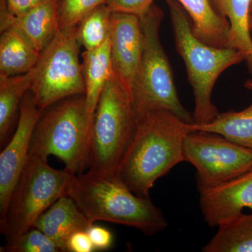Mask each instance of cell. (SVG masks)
Here are the masks:
<instances>
[{"instance_id":"1","label":"cell","mask_w":252,"mask_h":252,"mask_svg":"<svg viewBox=\"0 0 252 252\" xmlns=\"http://www.w3.org/2000/svg\"><path fill=\"white\" fill-rule=\"evenodd\" d=\"M136 118L135 136L117 176L136 195L150 198L155 182L184 162V141L193 131V124L162 109L140 113Z\"/></svg>"},{"instance_id":"2","label":"cell","mask_w":252,"mask_h":252,"mask_svg":"<svg viewBox=\"0 0 252 252\" xmlns=\"http://www.w3.org/2000/svg\"><path fill=\"white\" fill-rule=\"evenodd\" d=\"M67 195L93 223L104 220L124 225L147 236L162 231L168 224L150 198L136 195L118 176L107 177L89 172L74 175Z\"/></svg>"},{"instance_id":"3","label":"cell","mask_w":252,"mask_h":252,"mask_svg":"<svg viewBox=\"0 0 252 252\" xmlns=\"http://www.w3.org/2000/svg\"><path fill=\"white\" fill-rule=\"evenodd\" d=\"M177 53L187 68L193 89L194 124L212 122L220 114L212 101L214 86L222 72L231 66L247 61L245 53L230 47H217L200 40L192 31L191 21L175 0H166Z\"/></svg>"},{"instance_id":"4","label":"cell","mask_w":252,"mask_h":252,"mask_svg":"<svg viewBox=\"0 0 252 252\" xmlns=\"http://www.w3.org/2000/svg\"><path fill=\"white\" fill-rule=\"evenodd\" d=\"M46 109L33 131L29 155L46 160L55 156L67 171L75 175L84 173L94 121L88 112L85 94L71 96Z\"/></svg>"},{"instance_id":"5","label":"cell","mask_w":252,"mask_h":252,"mask_svg":"<svg viewBox=\"0 0 252 252\" xmlns=\"http://www.w3.org/2000/svg\"><path fill=\"white\" fill-rule=\"evenodd\" d=\"M136 128L137 118L130 94L113 74L94 112L88 172L117 176Z\"/></svg>"},{"instance_id":"6","label":"cell","mask_w":252,"mask_h":252,"mask_svg":"<svg viewBox=\"0 0 252 252\" xmlns=\"http://www.w3.org/2000/svg\"><path fill=\"white\" fill-rule=\"evenodd\" d=\"M164 14L157 5L140 17L144 49L131 97L135 115L162 109L173 113L185 122L194 124L193 117L182 105L174 81L171 66L160 38Z\"/></svg>"},{"instance_id":"7","label":"cell","mask_w":252,"mask_h":252,"mask_svg":"<svg viewBox=\"0 0 252 252\" xmlns=\"http://www.w3.org/2000/svg\"><path fill=\"white\" fill-rule=\"evenodd\" d=\"M75 175L53 168L48 160L29 155L26 166L10 197L0 231L6 243L32 228L34 222L63 195Z\"/></svg>"},{"instance_id":"8","label":"cell","mask_w":252,"mask_h":252,"mask_svg":"<svg viewBox=\"0 0 252 252\" xmlns=\"http://www.w3.org/2000/svg\"><path fill=\"white\" fill-rule=\"evenodd\" d=\"M81 46L77 26L59 30L41 51L31 89L41 110L71 96L85 94L84 72L79 59Z\"/></svg>"},{"instance_id":"9","label":"cell","mask_w":252,"mask_h":252,"mask_svg":"<svg viewBox=\"0 0 252 252\" xmlns=\"http://www.w3.org/2000/svg\"><path fill=\"white\" fill-rule=\"evenodd\" d=\"M183 157L196 170L198 190L234 180L252 168V151L213 132H189Z\"/></svg>"},{"instance_id":"10","label":"cell","mask_w":252,"mask_h":252,"mask_svg":"<svg viewBox=\"0 0 252 252\" xmlns=\"http://www.w3.org/2000/svg\"><path fill=\"white\" fill-rule=\"evenodd\" d=\"M19 110L14 135L0 154V220L4 218L11 193L28 161L33 131L42 113L31 91L23 97Z\"/></svg>"},{"instance_id":"11","label":"cell","mask_w":252,"mask_h":252,"mask_svg":"<svg viewBox=\"0 0 252 252\" xmlns=\"http://www.w3.org/2000/svg\"><path fill=\"white\" fill-rule=\"evenodd\" d=\"M109 36L114 75L131 96L132 84L143 54L144 36L140 18L135 15L112 12Z\"/></svg>"},{"instance_id":"12","label":"cell","mask_w":252,"mask_h":252,"mask_svg":"<svg viewBox=\"0 0 252 252\" xmlns=\"http://www.w3.org/2000/svg\"><path fill=\"white\" fill-rule=\"evenodd\" d=\"M198 191L205 223L218 227L245 208L252 210V168L234 180Z\"/></svg>"},{"instance_id":"13","label":"cell","mask_w":252,"mask_h":252,"mask_svg":"<svg viewBox=\"0 0 252 252\" xmlns=\"http://www.w3.org/2000/svg\"><path fill=\"white\" fill-rule=\"evenodd\" d=\"M59 0H46L22 14L14 15L0 0V30L15 28L41 52L59 31Z\"/></svg>"},{"instance_id":"14","label":"cell","mask_w":252,"mask_h":252,"mask_svg":"<svg viewBox=\"0 0 252 252\" xmlns=\"http://www.w3.org/2000/svg\"><path fill=\"white\" fill-rule=\"evenodd\" d=\"M93 224L74 200L63 195L34 222L33 227L41 230L59 247L67 252L69 237L79 230H87Z\"/></svg>"},{"instance_id":"15","label":"cell","mask_w":252,"mask_h":252,"mask_svg":"<svg viewBox=\"0 0 252 252\" xmlns=\"http://www.w3.org/2000/svg\"><path fill=\"white\" fill-rule=\"evenodd\" d=\"M191 21L192 31L208 45L228 47L230 23L214 9L210 0H175Z\"/></svg>"},{"instance_id":"16","label":"cell","mask_w":252,"mask_h":252,"mask_svg":"<svg viewBox=\"0 0 252 252\" xmlns=\"http://www.w3.org/2000/svg\"><path fill=\"white\" fill-rule=\"evenodd\" d=\"M82 56L86 107L89 114L94 116L101 94L114 74L110 36L103 45L84 51Z\"/></svg>"},{"instance_id":"17","label":"cell","mask_w":252,"mask_h":252,"mask_svg":"<svg viewBox=\"0 0 252 252\" xmlns=\"http://www.w3.org/2000/svg\"><path fill=\"white\" fill-rule=\"evenodd\" d=\"M41 52L21 32L8 28L0 37V76L24 74L36 65Z\"/></svg>"},{"instance_id":"18","label":"cell","mask_w":252,"mask_h":252,"mask_svg":"<svg viewBox=\"0 0 252 252\" xmlns=\"http://www.w3.org/2000/svg\"><path fill=\"white\" fill-rule=\"evenodd\" d=\"M215 11L230 23L228 47L245 53L252 72V38L250 21L252 0H210Z\"/></svg>"},{"instance_id":"19","label":"cell","mask_w":252,"mask_h":252,"mask_svg":"<svg viewBox=\"0 0 252 252\" xmlns=\"http://www.w3.org/2000/svg\"><path fill=\"white\" fill-rule=\"evenodd\" d=\"M36 74V65L18 75L0 76V143L4 144L23 97L31 91Z\"/></svg>"},{"instance_id":"20","label":"cell","mask_w":252,"mask_h":252,"mask_svg":"<svg viewBox=\"0 0 252 252\" xmlns=\"http://www.w3.org/2000/svg\"><path fill=\"white\" fill-rule=\"evenodd\" d=\"M203 252H252V212H243L218 225Z\"/></svg>"},{"instance_id":"21","label":"cell","mask_w":252,"mask_h":252,"mask_svg":"<svg viewBox=\"0 0 252 252\" xmlns=\"http://www.w3.org/2000/svg\"><path fill=\"white\" fill-rule=\"evenodd\" d=\"M193 130L220 134L252 151V103L240 112L229 111L219 114L212 122L193 124Z\"/></svg>"},{"instance_id":"22","label":"cell","mask_w":252,"mask_h":252,"mask_svg":"<svg viewBox=\"0 0 252 252\" xmlns=\"http://www.w3.org/2000/svg\"><path fill=\"white\" fill-rule=\"evenodd\" d=\"M112 14L107 4L100 5L79 23L78 38L86 51L97 49L108 39Z\"/></svg>"},{"instance_id":"23","label":"cell","mask_w":252,"mask_h":252,"mask_svg":"<svg viewBox=\"0 0 252 252\" xmlns=\"http://www.w3.org/2000/svg\"><path fill=\"white\" fill-rule=\"evenodd\" d=\"M3 252H61L59 247L41 230L32 228L1 247Z\"/></svg>"},{"instance_id":"24","label":"cell","mask_w":252,"mask_h":252,"mask_svg":"<svg viewBox=\"0 0 252 252\" xmlns=\"http://www.w3.org/2000/svg\"><path fill=\"white\" fill-rule=\"evenodd\" d=\"M106 0H63L59 10V30L77 27L89 14Z\"/></svg>"},{"instance_id":"25","label":"cell","mask_w":252,"mask_h":252,"mask_svg":"<svg viewBox=\"0 0 252 252\" xmlns=\"http://www.w3.org/2000/svg\"><path fill=\"white\" fill-rule=\"evenodd\" d=\"M155 0H106L112 12L124 13L142 17Z\"/></svg>"},{"instance_id":"26","label":"cell","mask_w":252,"mask_h":252,"mask_svg":"<svg viewBox=\"0 0 252 252\" xmlns=\"http://www.w3.org/2000/svg\"><path fill=\"white\" fill-rule=\"evenodd\" d=\"M86 232L95 250H108L112 247L113 235L107 228L93 223Z\"/></svg>"},{"instance_id":"27","label":"cell","mask_w":252,"mask_h":252,"mask_svg":"<svg viewBox=\"0 0 252 252\" xmlns=\"http://www.w3.org/2000/svg\"><path fill=\"white\" fill-rule=\"evenodd\" d=\"M66 250L69 252H93L95 249L86 230H79L68 239Z\"/></svg>"},{"instance_id":"28","label":"cell","mask_w":252,"mask_h":252,"mask_svg":"<svg viewBox=\"0 0 252 252\" xmlns=\"http://www.w3.org/2000/svg\"><path fill=\"white\" fill-rule=\"evenodd\" d=\"M46 0H6L9 11L14 15L22 14Z\"/></svg>"},{"instance_id":"29","label":"cell","mask_w":252,"mask_h":252,"mask_svg":"<svg viewBox=\"0 0 252 252\" xmlns=\"http://www.w3.org/2000/svg\"><path fill=\"white\" fill-rule=\"evenodd\" d=\"M245 87L248 90L252 91V79H248L245 81Z\"/></svg>"},{"instance_id":"30","label":"cell","mask_w":252,"mask_h":252,"mask_svg":"<svg viewBox=\"0 0 252 252\" xmlns=\"http://www.w3.org/2000/svg\"><path fill=\"white\" fill-rule=\"evenodd\" d=\"M250 29H251V31L252 32V15H251V16H250Z\"/></svg>"},{"instance_id":"31","label":"cell","mask_w":252,"mask_h":252,"mask_svg":"<svg viewBox=\"0 0 252 252\" xmlns=\"http://www.w3.org/2000/svg\"><path fill=\"white\" fill-rule=\"evenodd\" d=\"M251 15H252V7H251Z\"/></svg>"}]
</instances>
